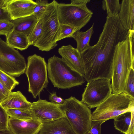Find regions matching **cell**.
Here are the masks:
<instances>
[{
    "label": "cell",
    "instance_id": "1",
    "mask_svg": "<svg viewBox=\"0 0 134 134\" xmlns=\"http://www.w3.org/2000/svg\"><path fill=\"white\" fill-rule=\"evenodd\" d=\"M128 31L122 26L118 15L107 17L96 44L81 54L87 82L96 79H111L113 59L116 45L126 39Z\"/></svg>",
    "mask_w": 134,
    "mask_h": 134
},
{
    "label": "cell",
    "instance_id": "2",
    "mask_svg": "<svg viewBox=\"0 0 134 134\" xmlns=\"http://www.w3.org/2000/svg\"><path fill=\"white\" fill-rule=\"evenodd\" d=\"M134 30L128 31L126 39L116 45L113 62L112 93L124 92L128 75L134 68Z\"/></svg>",
    "mask_w": 134,
    "mask_h": 134
},
{
    "label": "cell",
    "instance_id": "3",
    "mask_svg": "<svg viewBox=\"0 0 134 134\" xmlns=\"http://www.w3.org/2000/svg\"><path fill=\"white\" fill-rule=\"evenodd\" d=\"M47 67L48 77L55 87L69 89L85 82L83 76L72 69L62 58L55 55L48 59Z\"/></svg>",
    "mask_w": 134,
    "mask_h": 134
},
{
    "label": "cell",
    "instance_id": "4",
    "mask_svg": "<svg viewBox=\"0 0 134 134\" xmlns=\"http://www.w3.org/2000/svg\"><path fill=\"white\" fill-rule=\"evenodd\" d=\"M90 0H71L69 4H57L58 20L60 24L67 25L77 31L90 21L93 13L87 7Z\"/></svg>",
    "mask_w": 134,
    "mask_h": 134
},
{
    "label": "cell",
    "instance_id": "5",
    "mask_svg": "<svg viewBox=\"0 0 134 134\" xmlns=\"http://www.w3.org/2000/svg\"><path fill=\"white\" fill-rule=\"evenodd\" d=\"M134 110V98L124 92L112 93L92 113L93 121H107Z\"/></svg>",
    "mask_w": 134,
    "mask_h": 134
},
{
    "label": "cell",
    "instance_id": "6",
    "mask_svg": "<svg viewBox=\"0 0 134 134\" xmlns=\"http://www.w3.org/2000/svg\"><path fill=\"white\" fill-rule=\"evenodd\" d=\"M60 107L76 134H85L91 126L92 113L86 105L75 97L65 100Z\"/></svg>",
    "mask_w": 134,
    "mask_h": 134
},
{
    "label": "cell",
    "instance_id": "7",
    "mask_svg": "<svg viewBox=\"0 0 134 134\" xmlns=\"http://www.w3.org/2000/svg\"><path fill=\"white\" fill-rule=\"evenodd\" d=\"M55 0L49 3L41 17L42 31L40 37L34 46L42 51H49L57 45L56 38L59 30V23Z\"/></svg>",
    "mask_w": 134,
    "mask_h": 134
},
{
    "label": "cell",
    "instance_id": "8",
    "mask_svg": "<svg viewBox=\"0 0 134 134\" xmlns=\"http://www.w3.org/2000/svg\"><path fill=\"white\" fill-rule=\"evenodd\" d=\"M25 73L27 78L28 91L36 98L47 87V64L44 58L35 54L29 56Z\"/></svg>",
    "mask_w": 134,
    "mask_h": 134
},
{
    "label": "cell",
    "instance_id": "9",
    "mask_svg": "<svg viewBox=\"0 0 134 134\" xmlns=\"http://www.w3.org/2000/svg\"><path fill=\"white\" fill-rule=\"evenodd\" d=\"M26 67L23 56L0 38V70L16 77L25 72Z\"/></svg>",
    "mask_w": 134,
    "mask_h": 134
},
{
    "label": "cell",
    "instance_id": "10",
    "mask_svg": "<svg viewBox=\"0 0 134 134\" xmlns=\"http://www.w3.org/2000/svg\"><path fill=\"white\" fill-rule=\"evenodd\" d=\"M111 80L99 79L87 82L81 101L90 109L96 108L112 93Z\"/></svg>",
    "mask_w": 134,
    "mask_h": 134
},
{
    "label": "cell",
    "instance_id": "11",
    "mask_svg": "<svg viewBox=\"0 0 134 134\" xmlns=\"http://www.w3.org/2000/svg\"><path fill=\"white\" fill-rule=\"evenodd\" d=\"M31 109L35 119L43 123L65 117L59 105L40 98L37 101L31 103Z\"/></svg>",
    "mask_w": 134,
    "mask_h": 134
},
{
    "label": "cell",
    "instance_id": "12",
    "mask_svg": "<svg viewBox=\"0 0 134 134\" xmlns=\"http://www.w3.org/2000/svg\"><path fill=\"white\" fill-rule=\"evenodd\" d=\"M36 5L32 0H6L5 8L12 20L33 15Z\"/></svg>",
    "mask_w": 134,
    "mask_h": 134
},
{
    "label": "cell",
    "instance_id": "13",
    "mask_svg": "<svg viewBox=\"0 0 134 134\" xmlns=\"http://www.w3.org/2000/svg\"><path fill=\"white\" fill-rule=\"evenodd\" d=\"M62 58L73 70L84 76V64L81 53L71 45L63 46L58 49Z\"/></svg>",
    "mask_w": 134,
    "mask_h": 134
},
{
    "label": "cell",
    "instance_id": "14",
    "mask_svg": "<svg viewBox=\"0 0 134 134\" xmlns=\"http://www.w3.org/2000/svg\"><path fill=\"white\" fill-rule=\"evenodd\" d=\"M42 124L36 119L25 120L11 117L8 121L9 129L13 134H38Z\"/></svg>",
    "mask_w": 134,
    "mask_h": 134
},
{
    "label": "cell",
    "instance_id": "15",
    "mask_svg": "<svg viewBox=\"0 0 134 134\" xmlns=\"http://www.w3.org/2000/svg\"><path fill=\"white\" fill-rule=\"evenodd\" d=\"M38 134H76L65 117L43 123Z\"/></svg>",
    "mask_w": 134,
    "mask_h": 134
},
{
    "label": "cell",
    "instance_id": "16",
    "mask_svg": "<svg viewBox=\"0 0 134 134\" xmlns=\"http://www.w3.org/2000/svg\"><path fill=\"white\" fill-rule=\"evenodd\" d=\"M118 15L125 30H134V0H122Z\"/></svg>",
    "mask_w": 134,
    "mask_h": 134
},
{
    "label": "cell",
    "instance_id": "17",
    "mask_svg": "<svg viewBox=\"0 0 134 134\" xmlns=\"http://www.w3.org/2000/svg\"><path fill=\"white\" fill-rule=\"evenodd\" d=\"M0 104L5 110L8 109L31 108V102L20 91L11 92Z\"/></svg>",
    "mask_w": 134,
    "mask_h": 134
},
{
    "label": "cell",
    "instance_id": "18",
    "mask_svg": "<svg viewBox=\"0 0 134 134\" xmlns=\"http://www.w3.org/2000/svg\"><path fill=\"white\" fill-rule=\"evenodd\" d=\"M38 20L33 15L11 20L14 25V30L23 33L28 37Z\"/></svg>",
    "mask_w": 134,
    "mask_h": 134
},
{
    "label": "cell",
    "instance_id": "19",
    "mask_svg": "<svg viewBox=\"0 0 134 134\" xmlns=\"http://www.w3.org/2000/svg\"><path fill=\"white\" fill-rule=\"evenodd\" d=\"M6 37L7 43L15 49L23 51L30 46L27 36L23 33L13 30Z\"/></svg>",
    "mask_w": 134,
    "mask_h": 134
},
{
    "label": "cell",
    "instance_id": "20",
    "mask_svg": "<svg viewBox=\"0 0 134 134\" xmlns=\"http://www.w3.org/2000/svg\"><path fill=\"white\" fill-rule=\"evenodd\" d=\"M93 23L92 26L86 31L83 32L77 31L73 35V38L77 43L76 49L81 54L88 49L90 46V42L93 33Z\"/></svg>",
    "mask_w": 134,
    "mask_h": 134
},
{
    "label": "cell",
    "instance_id": "21",
    "mask_svg": "<svg viewBox=\"0 0 134 134\" xmlns=\"http://www.w3.org/2000/svg\"><path fill=\"white\" fill-rule=\"evenodd\" d=\"M133 114L134 110L123 113L114 118V123L115 129L124 134H126Z\"/></svg>",
    "mask_w": 134,
    "mask_h": 134
},
{
    "label": "cell",
    "instance_id": "22",
    "mask_svg": "<svg viewBox=\"0 0 134 134\" xmlns=\"http://www.w3.org/2000/svg\"><path fill=\"white\" fill-rule=\"evenodd\" d=\"M6 110L9 117L25 120L35 119L31 108L29 109H8Z\"/></svg>",
    "mask_w": 134,
    "mask_h": 134
},
{
    "label": "cell",
    "instance_id": "23",
    "mask_svg": "<svg viewBox=\"0 0 134 134\" xmlns=\"http://www.w3.org/2000/svg\"><path fill=\"white\" fill-rule=\"evenodd\" d=\"M102 8L104 10H106L107 17H112L118 14L121 4L119 0H104L102 1Z\"/></svg>",
    "mask_w": 134,
    "mask_h": 134
},
{
    "label": "cell",
    "instance_id": "24",
    "mask_svg": "<svg viewBox=\"0 0 134 134\" xmlns=\"http://www.w3.org/2000/svg\"><path fill=\"white\" fill-rule=\"evenodd\" d=\"M0 82L10 92L19 84L14 77L0 70Z\"/></svg>",
    "mask_w": 134,
    "mask_h": 134
},
{
    "label": "cell",
    "instance_id": "25",
    "mask_svg": "<svg viewBox=\"0 0 134 134\" xmlns=\"http://www.w3.org/2000/svg\"><path fill=\"white\" fill-rule=\"evenodd\" d=\"M43 24L42 17L38 20L32 31L28 36L30 46L34 45L38 40L41 35Z\"/></svg>",
    "mask_w": 134,
    "mask_h": 134
},
{
    "label": "cell",
    "instance_id": "26",
    "mask_svg": "<svg viewBox=\"0 0 134 134\" xmlns=\"http://www.w3.org/2000/svg\"><path fill=\"white\" fill-rule=\"evenodd\" d=\"M77 31L74 28L69 25L60 24L56 38L57 42L63 39L71 37Z\"/></svg>",
    "mask_w": 134,
    "mask_h": 134
},
{
    "label": "cell",
    "instance_id": "27",
    "mask_svg": "<svg viewBox=\"0 0 134 134\" xmlns=\"http://www.w3.org/2000/svg\"><path fill=\"white\" fill-rule=\"evenodd\" d=\"M124 92L134 98V68L130 71Z\"/></svg>",
    "mask_w": 134,
    "mask_h": 134
},
{
    "label": "cell",
    "instance_id": "28",
    "mask_svg": "<svg viewBox=\"0 0 134 134\" xmlns=\"http://www.w3.org/2000/svg\"><path fill=\"white\" fill-rule=\"evenodd\" d=\"M35 2L36 5L33 15L38 20L41 17L49 3L47 0H37Z\"/></svg>",
    "mask_w": 134,
    "mask_h": 134
},
{
    "label": "cell",
    "instance_id": "29",
    "mask_svg": "<svg viewBox=\"0 0 134 134\" xmlns=\"http://www.w3.org/2000/svg\"><path fill=\"white\" fill-rule=\"evenodd\" d=\"M14 24L11 21H0V35L6 37L14 30Z\"/></svg>",
    "mask_w": 134,
    "mask_h": 134
},
{
    "label": "cell",
    "instance_id": "30",
    "mask_svg": "<svg viewBox=\"0 0 134 134\" xmlns=\"http://www.w3.org/2000/svg\"><path fill=\"white\" fill-rule=\"evenodd\" d=\"M9 117L6 110L0 104V129L9 130L8 125Z\"/></svg>",
    "mask_w": 134,
    "mask_h": 134
},
{
    "label": "cell",
    "instance_id": "31",
    "mask_svg": "<svg viewBox=\"0 0 134 134\" xmlns=\"http://www.w3.org/2000/svg\"><path fill=\"white\" fill-rule=\"evenodd\" d=\"M6 2V0H0V21L12 20L5 8Z\"/></svg>",
    "mask_w": 134,
    "mask_h": 134
},
{
    "label": "cell",
    "instance_id": "32",
    "mask_svg": "<svg viewBox=\"0 0 134 134\" xmlns=\"http://www.w3.org/2000/svg\"><path fill=\"white\" fill-rule=\"evenodd\" d=\"M104 121H92L91 126L90 130L85 134H101V126Z\"/></svg>",
    "mask_w": 134,
    "mask_h": 134
},
{
    "label": "cell",
    "instance_id": "33",
    "mask_svg": "<svg viewBox=\"0 0 134 134\" xmlns=\"http://www.w3.org/2000/svg\"><path fill=\"white\" fill-rule=\"evenodd\" d=\"M49 99L51 102L59 105L63 104L65 100L60 97L58 96L55 92L51 93L49 96Z\"/></svg>",
    "mask_w": 134,
    "mask_h": 134
},
{
    "label": "cell",
    "instance_id": "34",
    "mask_svg": "<svg viewBox=\"0 0 134 134\" xmlns=\"http://www.w3.org/2000/svg\"><path fill=\"white\" fill-rule=\"evenodd\" d=\"M11 92L0 82V104L6 98Z\"/></svg>",
    "mask_w": 134,
    "mask_h": 134
},
{
    "label": "cell",
    "instance_id": "35",
    "mask_svg": "<svg viewBox=\"0 0 134 134\" xmlns=\"http://www.w3.org/2000/svg\"><path fill=\"white\" fill-rule=\"evenodd\" d=\"M126 134H134V114L132 115L130 126Z\"/></svg>",
    "mask_w": 134,
    "mask_h": 134
},
{
    "label": "cell",
    "instance_id": "36",
    "mask_svg": "<svg viewBox=\"0 0 134 134\" xmlns=\"http://www.w3.org/2000/svg\"><path fill=\"white\" fill-rule=\"evenodd\" d=\"M0 134H13L10 130L0 129Z\"/></svg>",
    "mask_w": 134,
    "mask_h": 134
}]
</instances>
